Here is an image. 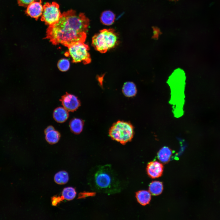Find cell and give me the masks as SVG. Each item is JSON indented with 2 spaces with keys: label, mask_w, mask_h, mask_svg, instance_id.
<instances>
[{
  "label": "cell",
  "mask_w": 220,
  "mask_h": 220,
  "mask_svg": "<svg viewBox=\"0 0 220 220\" xmlns=\"http://www.w3.org/2000/svg\"><path fill=\"white\" fill-rule=\"evenodd\" d=\"M89 20L83 13L77 14L72 9L64 12L58 21L49 26L46 38L54 45L68 47L78 42H84Z\"/></svg>",
  "instance_id": "obj_1"
},
{
  "label": "cell",
  "mask_w": 220,
  "mask_h": 220,
  "mask_svg": "<svg viewBox=\"0 0 220 220\" xmlns=\"http://www.w3.org/2000/svg\"><path fill=\"white\" fill-rule=\"evenodd\" d=\"M185 79V73L183 71L178 69L174 71L168 80L171 91L170 103L172 105L174 116L177 118L181 116L184 113Z\"/></svg>",
  "instance_id": "obj_2"
},
{
  "label": "cell",
  "mask_w": 220,
  "mask_h": 220,
  "mask_svg": "<svg viewBox=\"0 0 220 220\" xmlns=\"http://www.w3.org/2000/svg\"><path fill=\"white\" fill-rule=\"evenodd\" d=\"M118 40L117 35L114 30L104 29L93 37L92 45L96 50L104 53L114 47L118 44Z\"/></svg>",
  "instance_id": "obj_3"
},
{
  "label": "cell",
  "mask_w": 220,
  "mask_h": 220,
  "mask_svg": "<svg viewBox=\"0 0 220 220\" xmlns=\"http://www.w3.org/2000/svg\"><path fill=\"white\" fill-rule=\"evenodd\" d=\"M134 134L133 125L129 122L119 120L110 128L109 134L112 139L124 145L130 141Z\"/></svg>",
  "instance_id": "obj_4"
},
{
  "label": "cell",
  "mask_w": 220,
  "mask_h": 220,
  "mask_svg": "<svg viewBox=\"0 0 220 220\" xmlns=\"http://www.w3.org/2000/svg\"><path fill=\"white\" fill-rule=\"evenodd\" d=\"M68 51L66 55L70 56L72 62L77 63L82 62L84 64L91 62L90 55L89 52L88 46L83 42H78L73 43L68 47Z\"/></svg>",
  "instance_id": "obj_5"
},
{
  "label": "cell",
  "mask_w": 220,
  "mask_h": 220,
  "mask_svg": "<svg viewBox=\"0 0 220 220\" xmlns=\"http://www.w3.org/2000/svg\"><path fill=\"white\" fill-rule=\"evenodd\" d=\"M43 11L41 20L46 25H52L59 20L61 15L59 5L57 2H46L43 6Z\"/></svg>",
  "instance_id": "obj_6"
},
{
  "label": "cell",
  "mask_w": 220,
  "mask_h": 220,
  "mask_svg": "<svg viewBox=\"0 0 220 220\" xmlns=\"http://www.w3.org/2000/svg\"><path fill=\"white\" fill-rule=\"evenodd\" d=\"M94 181L98 188L104 189L110 188L114 182L111 174L103 169L97 172L94 177Z\"/></svg>",
  "instance_id": "obj_7"
},
{
  "label": "cell",
  "mask_w": 220,
  "mask_h": 220,
  "mask_svg": "<svg viewBox=\"0 0 220 220\" xmlns=\"http://www.w3.org/2000/svg\"><path fill=\"white\" fill-rule=\"evenodd\" d=\"M64 107L68 111L73 112L80 106V102L75 95L66 93L60 100Z\"/></svg>",
  "instance_id": "obj_8"
},
{
  "label": "cell",
  "mask_w": 220,
  "mask_h": 220,
  "mask_svg": "<svg viewBox=\"0 0 220 220\" xmlns=\"http://www.w3.org/2000/svg\"><path fill=\"white\" fill-rule=\"evenodd\" d=\"M163 165L157 161H152L149 163L147 166L146 171L148 175L152 178H158L163 174Z\"/></svg>",
  "instance_id": "obj_9"
},
{
  "label": "cell",
  "mask_w": 220,
  "mask_h": 220,
  "mask_svg": "<svg viewBox=\"0 0 220 220\" xmlns=\"http://www.w3.org/2000/svg\"><path fill=\"white\" fill-rule=\"evenodd\" d=\"M42 0H40L38 2L35 1L29 4L25 11L26 14L37 20L42 13L43 7L42 4Z\"/></svg>",
  "instance_id": "obj_10"
},
{
  "label": "cell",
  "mask_w": 220,
  "mask_h": 220,
  "mask_svg": "<svg viewBox=\"0 0 220 220\" xmlns=\"http://www.w3.org/2000/svg\"><path fill=\"white\" fill-rule=\"evenodd\" d=\"M68 111L64 107H59L56 108L53 112L54 119L58 123L64 122L68 117Z\"/></svg>",
  "instance_id": "obj_11"
},
{
  "label": "cell",
  "mask_w": 220,
  "mask_h": 220,
  "mask_svg": "<svg viewBox=\"0 0 220 220\" xmlns=\"http://www.w3.org/2000/svg\"><path fill=\"white\" fill-rule=\"evenodd\" d=\"M136 197L138 202L141 205H146L149 203L151 199V195L149 191L142 190L136 193Z\"/></svg>",
  "instance_id": "obj_12"
},
{
  "label": "cell",
  "mask_w": 220,
  "mask_h": 220,
  "mask_svg": "<svg viewBox=\"0 0 220 220\" xmlns=\"http://www.w3.org/2000/svg\"><path fill=\"white\" fill-rule=\"evenodd\" d=\"M172 155V150L167 147L164 146L159 151L157 157L161 162L166 163L169 162Z\"/></svg>",
  "instance_id": "obj_13"
},
{
  "label": "cell",
  "mask_w": 220,
  "mask_h": 220,
  "mask_svg": "<svg viewBox=\"0 0 220 220\" xmlns=\"http://www.w3.org/2000/svg\"><path fill=\"white\" fill-rule=\"evenodd\" d=\"M122 91L124 94L128 97L135 96L137 93V89L135 84L132 82H125L123 85Z\"/></svg>",
  "instance_id": "obj_14"
},
{
  "label": "cell",
  "mask_w": 220,
  "mask_h": 220,
  "mask_svg": "<svg viewBox=\"0 0 220 220\" xmlns=\"http://www.w3.org/2000/svg\"><path fill=\"white\" fill-rule=\"evenodd\" d=\"M115 18L114 14L110 10L103 12L101 14L100 20L101 22L107 25H110L114 23Z\"/></svg>",
  "instance_id": "obj_15"
},
{
  "label": "cell",
  "mask_w": 220,
  "mask_h": 220,
  "mask_svg": "<svg viewBox=\"0 0 220 220\" xmlns=\"http://www.w3.org/2000/svg\"><path fill=\"white\" fill-rule=\"evenodd\" d=\"M84 122L78 118L72 119L70 123V127L72 131L75 134L80 133L82 130Z\"/></svg>",
  "instance_id": "obj_16"
},
{
  "label": "cell",
  "mask_w": 220,
  "mask_h": 220,
  "mask_svg": "<svg viewBox=\"0 0 220 220\" xmlns=\"http://www.w3.org/2000/svg\"><path fill=\"white\" fill-rule=\"evenodd\" d=\"M163 189V183L159 181L152 182L149 186V191L154 196H157L161 194Z\"/></svg>",
  "instance_id": "obj_17"
},
{
  "label": "cell",
  "mask_w": 220,
  "mask_h": 220,
  "mask_svg": "<svg viewBox=\"0 0 220 220\" xmlns=\"http://www.w3.org/2000/svg\"><path fill=\"white\" fill-rule=\"evenodd\" d=\"M69 180L68 173L65 171H60L55 175L54 180L56 183L60 185L66 183Z\"/></svg>",
  "instance_id": "obj_18"
},
{
  "label": "cell",
  "mask_w": 220,
  "mask_h": 220,
  "mask_svg": "<svg viewBox=\"0 0 220 220\" xmlns=\"http://www.w3.org/2000/svg\"><path fill=\"white\" fill-rule=\"evenodd\" d=\"M60 137L59 133L55 130H52L46 134V139L49 143L53 144L57 143Z\"/></svg>",
  "instance_id": "obj_19"
},
{
  "label": "cell",
  "mask_w": 220,
  "mask_h": 220,
  "mask_svg": "<svg viewBox=\"0 0 220 220\" xmlns=\"http://www.w3.org/2000/svg\"><path fill=\"white\" fill-rule=\"evenodd\" d=\"M76 194L75 190L74 188L72 187H67L63 189L62 196L63 199L71 200L75 198Z\"/></svg>",
  "instance_id": "obj_20"
},
{
  "label": "cell",
  "mask_w": 220,
  "mask_h": 220,
  "mask_svg": "<svg viewBox=\"0 0 220 220\" xmlns=\"http://www.w3.org/2000/svg\"><path fill=\"white\" fill-rule=\"evenodd\" d=\"M70 62L68 60L65 58L60 59L57 63V67L61 71L65 72L68 71L70 67Z\"/></svg>",
  "instance_id": "obj_21"
},
{
  "label": "cell",
  "mask_w": 220,
  "mask_h": 220,
  "mask_svg": "<svg viewBox=\"0 0 220 220\" xmlns=\"http://www.w3.org/2000/svg\"><path fill=\"white\" fill-rule=\"evenodd\" d=\"M38 0H17L19 6L24 7H27L32 2Z\"/></svg>",
  "instance_id": "obj_22"
},
{
  "label": "cell",
  "mask_w": 220,
  "mask_h": 220,
  "mask_svg": "<svg viewBox=\"0 0 220 220\" xmlns=\"http://www.w3.org/2000/svg\"><path fill=\"white\" fill-rule=\"evenodd\" d=\"M96 193L94 192H84L79 193L78 199L85 198L87 197L93 196L95 195Z\"/></svg>",
  "instance_id": "obj_23"
},
{
  "label": "cell",
  "mask_w": 220,
  "mask_h": 220,
  "mask_svg": "<svg viewBox=\"0 0 220 220\" xmlns=\"http://www.w3.org/2000/svg\"><path fill=\"white\" fill-rule=\"evenodd\" d=\"M62 199H63L62 196L61 197L59 196H53L52 198V205L54 206H56L58 203L61 201Z\"/></svg>",
  "instance_id": "obj_24"
},
{
  "label": "cell",
  "mask_w": 220,
  "mask_h": 220,
  "mask_svg": "<svg viewBox=\"0 0 220 220\" xmlns=\"http://www.w3.org/2000/svg\"><path fill=\"white\" fill-rule=\"evenodd\" d=\"M54 130L55 129L52 126H50L46 129L45 130V133L46 134L47 132Z\"/></svg>",
  "instance_id": "obj_25"
}]
</instances>
